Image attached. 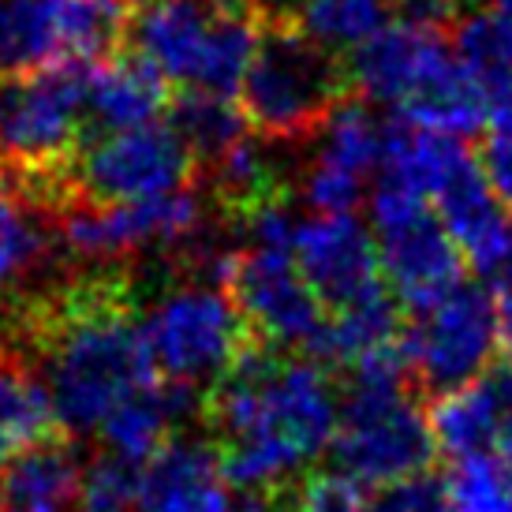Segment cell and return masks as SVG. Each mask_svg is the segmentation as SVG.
Returning a JSON list of instances; mask_svg holds the SVG:
<instances>
[{
	"label": "cell",
	"mask_w": 512,
	"mask_h": 512,
	"mask_svg": "<svg viewBox=\"0 0 512 512\" xmlns=\"http://www.w3.org/2000/svg\"><path fill=\"white\" fill-rule=\"evenodd\" d=\"M143 501V468L124 456L105 453L83 471L79 512H139Z\"/></svg>",
	"instance_id": "cell-30"
},
{
	"label": "cell",
	"mask_w": 512,
	"mask_h": 512,
	"mask_svg": "<svg viewBox=\"0 0 512 512\" xmlns=\"http://www.w3.org/2000/svg\"><path fill=\"white\" fill-rule=\"evenodd\" d=\"M169 105V79L157 72L143 53H135L128 45L113 60L98 64V72H94V86L86 98L90 135H98V131L113 135V131L157 124V113H165Z\"/></svg>",
	"instance_id": "cell-15"
},
{
	"label": "cell",
	"mask_w": 512,
	"mask_h": 512,
	"mask_svg": "<svg viewBox=\"0 0 512 512\" xmlns=\"http://www.w3.org/2000/svg\"><path fill=\"white\" fill-rule=\"evenodd\" d=\"M64 60L105 64L128 49L139 0H49Z\"/></svg>",
	"instance_id": "cell-21"
},
{
	"label": "cell",
	"mask_w": 512,
	"mask_h": 512,
	"mask_svg": "<svg viewBox=\"0 0 512 512\" xmlns=\"http://www.w3.org/2000/svg\"><path fill=\"white\" fill-rule=\"evenodd\" d=\"M434 210H438L445 232L460 247L464 262L475 266L483 277L498 270L512 251V210L494 195V187L486 184L483 165L479 172H471L460 184L449 187L434 202Z\"/></svg>",
	"instance_id": "cell-17"
},
{
	"label": "cell",
	"mask_w": 512,
	"mask_h": 512,
	"mask_svg": "<svg viewBox=\"0 0 512 512\" xmlns=\"http://www.w3.org/2000/svg\"><path fill=\"white\" fill-rule=\"evenodd\" d=\"M139 512H277V505L228 483L210 445L169 441L143 464Z\"/></svg>",
	"instance_id": "cell-13"
},
{
	"label": "cell",
	"mask_w": 512,
	"mask_h": 512,
	"mask_svg": "<svg viewBox=\"0 0 512 512\" xmlns=\"http://www.w3.org/2000/svg\"><path fill=\"white\" fill-rule=\"evenodd\" d=\"M479 165H483V176L486 184L494 187V195L512 210V120H490V135L479 150Z\"/></svg>",
	"instance_id": "cell-34"
},
{
	"label": "cell",
	"mask_w": 512,
	"mask_h": 512,
	"mask_svg": "<svg viewBox=\"0 0 512 512\" xmlns=\"http://www.w3.org/2000/svg\"><path fill=\"white\" fill-rule=\"evenodd\" d=\"M292 258L314 296L333 311H344L389 288L374 232L356 214H314L299 221Z\"/></svg>",
	"instance_id": "cell-11"
},
{
	"label": "cell",
	"mask_w": 512,
	"mask_h": 512,
	"mask_svg": "<svg viewBox=\"0 0 512 512\" xmlns=\"http://www.w3.org/2000/svg\"><path fill=\"white\" fill-rule=\"evenodd\" d=\"M225 292L240 307L243 322L251 326L258 344L314 352L326 333V303L314 296L296 258L285 251H262V247L240 251Z\"/></svg>",
	"instance_id": "cell-9"
},
{
	"label": "cell",
	"mask_w": 512,
	"mask_h": 512,
	"mask_svg": "<svg viewBox=\"0 0 512 512\" xmlns=\"http://www.w3.org/2000/svg\"><path fill=\"white\" fill-rule=\"evenodd\" d=\"M370 232L385 285L412 311L430 307L464 281L460 247L445 232L438 210L412 191L378 180L370 191Z\"/></svg>",
	"instance_id": "cell-6"
},
{
	"label": "cell",
	"mask_w": 512,
	"mask_h": 512,
	"mask_svg": "<svg viewBox=\"0 0 512 512\" xmlns=\"http://www.w3.org/2000/svg\"><path fill=\"white\" fill-rule=\"evenodd\" d=\"M408 363L400 344L382 356L363 359L348 374L341 419L329 445L333 468L356 486L389 490L423 475L434 456L430 419L408 389Z\"/></svg>",
	"instance_id": "cell-3"
},
{
	"label": "cell",
	"mask_w": 512,
	"mask_h": 512,
	"mask_svg": "<svg viewBox=\"0 0 512 512\" xmlns=\"http://www.w3.org/2000/svg\"><path fill=\"white\" fill-rule=\"evenodd\" d=\"M12 333L38 352L60 430L98 434L128 397L154 385L143 322L124 277H86L15 314Z\"/></svg>",
	"instance_id": "cell-1"
},
{
	"label": "cell",
	"mask_w": 512,
	"mask_h": 512,
	"mask_svg": "<svg viewBox=\"0 0 512 512\" xmlns=\"http://www.w3.org/2000/svg\"><path fill=\"white\" fill-rule=\"evenodd\" d=\"M199 161L172 124L90 135L75 157V199L79 206H120L176 195L191 184Z\"/></svg>",
	"instance_id": "cell-8"
},
{
	"label": "cell",
	"mask_w": 512,
	"mask_h": 512,
	"mask_svg": "<svg viewBox=\"0 0 512 512\" xmlns=\"http://www.w3.org/2000/svg\"><path fill=\"white\" fill-rule=\"evenodd\" d=\"M0 498H4V486H0Z\"/></svg>",
	"instance_id": "cell-40"
},
{
	"label": "cell",
	"mask_w": 512,
	"mask_h": 512,
	"mask_svg": "<svg viewBox=\"0 0 512 512\" xmlns=\"http://www.w3.org/2000/svg\"><path fill=\"white\" fill-rule=\"evenodd\" d=\"M296 512H374V501L344 475H318L299 490Z\"/></svg>",
	"instance_id": "cell-32"
},
{
	"label": "cell",
	"mask_w": 512,
	"mask_h": 512,
	"mask_svg": "<svg viewBox=\"0 0 512 512\" xmlns=\"http://www.w3.org/2000/svg\"><path fill=\"white\" fill-rule=\"evenodd\" d=\"M430 434L453 464L494 453L501 445V397L490 374L464 389L441 393L430 412Z\"/></svg>",
	"instance_id": "cell-19"
},
{
	"label": "cell",
	"mask_w": 512,
	"mask_h": 512,
	"mask_svg": "<svg viewBox=\"0 0 512 512\" xmlns=\"http://www.w3.org/2000/svg\"><path fill=\"white\" fill-rule=\"evenodd\" d=\"M460 4H475V12H479V8H494L501 0H460Z\"/></svg>",
	"instance_id": "cell-38"
},
{
	"label": "cell",
	"mask_w": 512,
	"mask_h": 512,
	"mask_svg": "<svg viewBox=\"0 0 512 512\" xmlns=\"http://www.w3.org/2000/svg\"><path fill=\"white\" fill-rule=\"evenodd\" d=\"M12 512H49V509H12Z\"/></svg>",
	"instance_id": "cell-39"
},
{
	"label": "cell",
	"mask_w": 512,
	"mask_h": 512,
	"mask_svg": "<svg viewBox=\"0 0 512 512\" xmlns=\"http://www.w3.org/2000/svg\"><path fill=\"white\" fill-rule=\"evenodd\" d=\"M348 83L367 101L404 109L408 101L427 94L445 75L460 68L456 49L449 45L445 30L419 27V23H389L382 34H374L367 45L352 49L344 57Z\"/></svg>",
	"instance_id": "cell-10"
},
{
	"label": "cell",
	"mask_w": 512,
	"mask_h": 512,
	"mask_svg": "<svg viewBox=\"0 0 512 512\" xmlns=\"http://www.w3.org/2000/svg\"><path fill=\"white\" fill-rule=\"evenodd\" d=\"M296 23L333 53L359 49L389 27L393 0H299Z\"/></svg>",
	"instance_id": "cell-27"
},
{
	"label": "cell",
	"mask_w": 512,
	"mask_h": 512,
	"mask_svg": "<svg viewBox=\"0 0 512 512\" xmlns=\"http://www.w3.org/2000/svg\"><path fill=\"white\" fill-rule=\"evenodd\" d=\"M490 382H494V389H498L501 397V456H505V464L512 468V363H505V367L490 370Z\"/></svg>",
	"instance_id": "cell-35"
},
{
	"label": "cell",
	"mask_w": 512,
	"mask_h": 512,
	"mask_svg": "<svg viewBox=\"0 0 512 512\" xmlns=\"http://www.w3.org/2000/svg\"><path fill=\"white\" fill-rule=\"evenodd\" d=\"M83 460L68 441L49 438L4 468V494L15 509H49L60 512L68 501L79 498L83 486Z\"/></svg>",
	"instance_id": "cell-22"
},
{
	"label": "cell",
	"mask_w": 512,
	"mask_h": 512,
	"mask_svg": "<svg viewBox=\"0 0 512 512\" xmlns=\"http://www.w3.org/2000/svg\"><path fill=\"white\" fill-rule=\"evenodd\" d=\"M143 337L154 367L191 389L221 382L258 344L232 296L210 285L176 288L157 299L143 318Z\"/></svg>",
	"instance_id": "cell-5"
},
{
	"label": "cell",
	"mask_w": 512,
	"mask_h": 512,
	"mask_svg": "<svg viewBox=\"0 0 512 512\" xmlns=\"http://www.w3.org/2000/svg\"><path fill=\"white\" fill-rule=\"evenodd\" d=\"M453 49L479 86L512 72V0L464 15L453 34Z\"/></svg>",
	"instance_id": "cell-28"
},
{
	"label": "cell",
	"mask_w": 512,
	"mask_h": 512,
	"mask_svg": "<svg viewBox=\"0 0 512 512\" xmlns=\"http://www.w3.org/2000/svg\"><path fill=\"white\" fill-rule=\"evenodd\" d=\"M445 494L453 512H512V468L498 456L456 460Z\"/></svg>",
	"instance_id": "cell-29"
},
{
	"label": "cell",
	"mask_w": 512,
	"mask_h": 512,
	"mask_svg": "<svg viewBox=\"0 0 512 512\" xmlns=\"http://www.w3.org/2000/svg\"><path fill=\"white\" fill-rule=\"evenodd\" d=\"M60 419L42 378H34L19 363H0V468L57 438Z\"/></svg>",
	"instance_id": "cell-23"
},
{
	"label": "cell",
	"mask_w": 512,
	"mask_h": 512,
	"mask_svg": "<svg viewBox=\"0 0 512 512\" xmlns=\"http://www.w3.org/2000/svg\"><path fill=\"white\" fill-rule=\"evenodd\" d=\"M397 120L408 128L464 143L490 124V98H486L483 86L475 83V75L460 64L453 75H445L438 86H430L427 94H419L404 109H397Z\"/></svg>",
	"instance_id": "cell-24"
},
{
	"label": "cell",
	"mask_w": 512,
	"mask_h": 512,
	"mask_svg": "<svg viewBox=\"0 0 512 512\" xmlns=\"http://www.w3.org/2000/svg\"><path fill=\"white\" fill-rule=\"evenodd\" d=\"M64 240L86 258H124L146 243L187 240L199 225V199L191 191L120 206H75L60 217Z\"/></svg>",
	"instance_id": "cell-12"
},
{
	"label": "cell",
	"mask_w": 512,
	"mask_h": 512,
	"mask_svg": "<svg viewBox=\"0 0 512 512\" xmlns=\"http://www.w3.org/2000/svg\"><path fill=\"white\" fill-rule=\"evenodd\" d=\"M498 326H501V352L512 363V296H505L498 303Z\"/></svg>",
	"instance_id": "cell-36"
},
{
	"label": "cell",
	"mask_w": 512,
	"mask_h": 512,
	"mask_svg": "<svg viewBox=\"0 0 512 512\" xmlns=\"http://www.w3.org/2000/svg\"><path fill=\"white\" fill-rule=\"evenodd\" d=\"M214 15L217 0H139L128 42L169 83L191 90Z\"/></svg>",
	"instance_id": "cell-14"
},
{
	"label": "cell",
	"mask_w": 512,
	"mask_h": 512,
	"mask_svg": "<svg viewBox=\"0 0 512 512\" xmlns=\"http://www.w3.org/2000/svg\"><path fill=\"white\" fill-rule=\"evenodd\" d=\"M382 150H385V124H378L363 101H344L337 113L326 120L322 128V150L318 161L322 169L344 172L367 180L374 169H382Z\"/></svg>",
	"instance_id": "cell-26"
},
{
	"label": "cell",
	"mask_w": 512,
	"mask_h": 512,
	"mask_svg": "<svg viewBox=\"0 0 512 512\" xmlns=\"http://www.w3.org/2000/svg\"><path fill=\"white\" fill-rule=\"evenodd\" d=\"M400 333H404V326H400V299L389 288H382L378 296L329 314L326 333H322V341H318L311 356L333 359V363H344L352 370L363 359H374L389 352V348H397Z\"/></svg>",
	"instance_id": "cell-20"
},
{
	"label": "cell",
	"mask_w": 512,
	"mask_h": 512,
	"mask_svg": "<svg viewBox=\"0 0 512 512\" xmlns=\"http://www.w3.org/2000/svg\"><path fill=\"white\" fill-rule=\"evenodd\" d=\"M202 415L221 434L217 460L228 483L266 494L333 445L341 397L314 359L270 356L255 344L217 382Z\"/></svg>",
	"instance_id": "cell-2"
},
{
	"label": "cell",
	"mask_w": 512,
	"mask_h": 512,
	"mask_svg": "<svg viewBox=\"0 0 512 512\" xmlns=\"http://www.w3.org/2000/svg\"><path fill=\"white\" fill-rule=\"evenodd\" d=\"M45 251V236L30 225L23 202L0 187V288L27 273Z\"/></svg>",
	"instance_id": "cell-31"
},
{
	"label": "cell",
	"mask_w": 512,
	"mask_h": 512,
	"mask_svg": "<svg viewBox=\"0 0 512 512\" xmlns=\"http://www.w3.org/2000/svg\"><path fill=\"white\" fill-rule=\"evenodd\" d=\"M195 412H206V400H199V389L176 382L146 385L143 393L128 397L101 423L98 434L113 456H124L131 464H146L169 445L176 423L191 419Z\"/></svg>",
	"instance_id": "cell-18"
},
{
	"label": "cell",
	"mask_w": 512,
	"mask_h": 512,
	"mask_svg": "<svg viewBox=\"0 0 512 512\" xmlns=\"http://www.w3.org/2000/svg\"><path fill=\"white\" fill-rule=\"evenodd\" d=\"M172 113V131L187 143V150L195 154V161L214 169L217 161L243 143L247 131V116H243L240 101L210 94V90H180L169 105Z\"/></svg>",
	"instance_id": "cell-25"
},
{
	"label": "cell",
	"mask_w": 512,
	"mask_h": 512,
	"mask_svg": "<svg viewBox=\"0 0 512 512\" xmlns=\"http://www.w3.org/2000/svg\"><path fill=\"white\" fill-rule=\"evenodd\" d=\"M374 512H453L445 479L415 475L408 483H397L374 498Z\"/></svg>",
	"instance_id": "cell-33"
},
{
	"label": "cell",
	"mask_w": 512,
	"mask_h": 512,
	"mask_svg": "<svg viewBox=\"0 0 512 512\" xmlns=\"http://www.w3.org/2000/svg\"><path fill=\"white\" fill-rule=\"evenodd\" d=\"M344 57L318 45L296 15H270L262 42L243 75L240 109L247 128L270 143H299L322 135L326 120L348 101Z\"/></svg>",
	"instance_id": "cell-4"
},
{
	"label": "cell",
	"mask_w": 512,
	"mask_h": 512,
	"mask_svg": "<svg viewBox=\"0 0 512 512\" xmlns=\"http://www.w3.org/2000/svg\"><path fill=\"white\" fill-rule=\"evenodd\" d=\"M490 285L498 288L501 296H512V251L505 255V262H501L498 270L490 273Z\"/></svg>",
	"instance_id": "cell-37"
},
{
	"label": "cell",
	"mask_w": 512,
	"mask_h": 512,
	"mask_svg": "<svg viewBox=\"0 0 512 512\" xmlns=\"http://www.w3.org/2000/svg\"><path fill=\"white\" fill-rule=\"evenodd\" d=\"M397 4H404V0H397Z\"/></svg>",
	"instance_id": "cell-41"
},
{
	"label": "cell",
	"mask_w": 512,
	"mask_h": 512,
	"mask_svg": "<svg viewBox=\"0 0 512 512\" xmlns=\"http://www.w3.org/2000/svg\"><path fill=\"white\" fill-rule=\"evenodd\" d=\"M501 348L498 299L490 288L460 281L453 292L415 311L412 326L400 333V356L434 393H453L479 382Z\"/></svg>",
	"instance_id": "cell-7"
},
{
	"label": "cell",
	"mask_w": 512,
	"mask_h": 512,
	"mask_svg": "<svg viewBox=\"0 0 512 512\" xmlns=\"http://www.w3.org/2000/svg\"><path fill=\"white\" fill-rule=\"evenodd\" d=\"M382 184L404 187L419 199L438 202L453 184L479 172V154H471L460 139L430 135V131L408 128V124H385L382 150Z\"/></svg>",
	"instance_id": "cell-16"
}]
</instances>
